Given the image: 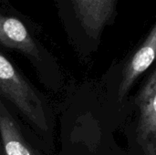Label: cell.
<instances>
[{"label": "cell", "instance_id": "obj_1", "mask_svg": "<svg viewBox=\"0 0 156 155\" xmlns=\"http://www.w3.org/2000/svg\"><path fill=\"white\" fill-rule=\"evenodd\" d=\"M0 95L50 154L53 114L45 95L0 49Z\"/></svg>", "mask_w": 156, "mask_h": 155}, {"label": "cell", "instance_id": "obj_2", "mask_svg": "<svg viewBox=\"0 0 156 155\" xmlns=\"http://www.w3.org/2000/svg\"><path fill=\"white\" fill-rule=\"evenodd\" d=\"M0 48L26 58L47 88L55 90L59 88L61 76L58 64L40 40L37 26L8 6H0Z\"/></svg>", "mask_w": 156, "mask_h": 155}, {"label": "cell", "instance_id": "obj_3", "mask_svg": "<svg viewBox=\"0 0 156 155\" xmlns=\"http://www.w3.org/2000/svg\"><path fill=\"white\" fill-rule=\"evenodd\" d=\"M53 1L68 29L77 26L88 34H97L112 17L116 0Z\"/></svg>", "mask_w": 156, "mask_h": 155}, {"label": "cell", "instance_id": "obj_4", "mask_svg": "<svg viewBox=\"0 0 156 155\" xmlns=\"http://www.w3.org/2000/svg\"><path fill=\"white\" fill-rule=\"evenodd\" d=\"M0 143L5 155H49L0 95Z\"/></svg>", "mask_w": 156, "mask_h": 155}, {"label": "cell", "instance_id": "obj_5", "mask_svg": "<svg viewBox=\"0 0 156 155\" xmlns=\"http://www.w3.org/2000/svg\"><path fill=\"white\" fill-rule=\"evenodd\" d=\"M137 139L144 155H156V70L141 90Z\"/></svg>", "mask_w": 156, "mask_h": 155}, {"label": "cell", "instance_id": "obj_6", "mask_svg": "<svg viewBox=\"0 0 156 155\" xmlns=\"http://www.w3.org/2000/svg\"><path fill=\"white\" fill-rule=\"evenodd\" d=\"M156 58V25L146 40L135 52L128 63L122 77L121 96L129 91L134 81L141 76Z\"/></svg>", "mask_w": 156, "mask_h": 155}, {"label": "cell", "instance_id": "obj_7", "mask_svg": "<svg viewBox=\"0 0 156 155\" xmlns=\"http://www.w3.org/2000/svg\"><path fill=\"white\" fill-rule=\"evenodd\" d=\"M0 155H5V152H4V149H3V147L1 145V143H0Z\"/></svg>", "mask_w": 156, "mask_h": 155}]
</instances>
